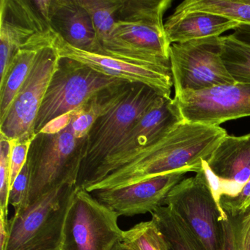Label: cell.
Here are the masks:
<instances>
[{
    "label": "cell",
    "instance_id": "obj_9",
    "mask_svg": "<svg viewBox=\"0 0 250 250\" xmlns=\"http://www.w3.org/2000/svg\"><path fill=\"white\" fill-rule=\"evenodd\" d=\"M118 217L91 193L77 188L64 224L62 250H113L124 235Z\"/></svg>",
    "mask_w": 250,
    "mask_h": 250
},
{
    "label": "cell",
    "instance_id": "obj_3",
    "mask_svg": "<svg viewBox=\"0 0 250 250\" xmlns=\"http://www.w3.org/2000/svg\"><path fill=\"white\" fill-rule=\"evenodd\" d=\"M84 142L85 139L74 137L70 122L55 132L37 134L27 157L30 184L27 207L62 184L77 186Z\"/></svg>",
    "mask_w": 250,
    "mask_h": 250
},
{
    "label": "cell",
    "instance_id": "obj_20",
    "mask_svg": "<svg viewBox=\"0 0 250 250\" xmlns=\"http://www.w3.org/2000/svg\"><path fill=\"white\" fill-rule=\"evenodd\" d=\"M132 84L124 83L100 92L71 113L70 123L74 137L77 140L85 139L95 122L115 106L130 90Z\"/></svg>",
    "mask_w": 250,
    "mask_h": 250
},
{
    "label": "cell",
    "instance_id": "obj_11",
    "mask_svg": "<svg viewBox=\"0 0 250 250\" xmlns=\"http://www.w3.org/2000/svg\"><path fill=\"white\" fill-rule=\"evenodd\" d=\"M59 61L52 46L40 51L8 115L0 122L1 137L19 142L34 140L37 136L35 125L39 109Z\"/></svg>",
    "mask_w": 250,
    "mask_h": 250
},
{
    "label": "cell",
    "instance_id": "obj_5",
    "mask_svg": "<svg viewBox=\"0 0 250 250\" xmlns=\"http://www.w3.org/2000/svg\"><path fill=\"white\" fill-rule=\"evenodd\" d=\"M126 83L104 75L87 65L60 58L35 125L36 135L81 107L100 92Z\"/></svg>",
    "mask_w": 250,
    "mask_h": 250
},
{
    "label": "cell",
    "instance_id": "obj_4",
    "mask_svg": "<svg viewBox=\"0 0 250 250\" xmlns=\"http://www.w3.org/2000/svg\"><path fill=\"white\" fill-rule=\"evenodd\" d=\"M77 189L62 184L15 213L4 250H62L64 224Z\"/></svg>",
    "mask_w": 250,
    "mask_h": 250
},
{
    "label": "cell",
    "instance_id": "obj_19",
    "mask_svg": "<svg viewBox=\"0 0 250 250\" xmlns=\"http://www.w3.org/2000/svg\"><path fill=\"white\" fill-rule=\"evenodd\" d=\"M241 23L208 13L174 12L165 22V29L171 44L209 37H219L234 30Z\"/></svg>",
    "mask_w": 250,
    "mask_h": 250
},
{
    "label": "cell",
    "instance_id": "obj_13",
    "mask_svg": "<svg viewBox=\"0 0 250 250\" xmlns=\"http://www.w3.org/2000/svg\"><path fill=\"white\" fill-rule=\"evenodd\" d=\"M60 58H67L87 65L94 71L131 84H142L159 96L171 99L173 86L170 65H141L77 49L67 43L58 33L52 42Z\"/></svg>",
    "mask_w": 250,
    "mask_h": 250
},
{
    "label": "cell",
    "instance_id": "obj_34",
    "mask_svg": "<svg viewBox=\"0 0 250 250\" xmlns=\"http://www.w3.org/2000/svg\"><path fill=\"white\" fill-rule=\"evenodd\" d=\"M36 9L39 11L43 20L50 25L49 17H50L51 0H36L33 1Z\"/></svg>",
    "mask_w": 250,
    "mask_h": 250
},
{
    "label": "cell",
    "instance_id": "obj_21",
    "mask_svg": "<svg viewBox=\"0 0 250 250\" xmlns=\"http://www.w3.org/2000/svg\"><path fill=\"white\" fill-rule=\"evenodd\" d=\"M169 250H205L187 225L167 206L151 213Z\"/></svg>",
    "mask_w": 250,
    "mask_h": 250
},
{
    "label": "cell",
    "instance_id": "obj_35",
    "mask_svg": "<svg viewBox=\"0 0 250 250\" xmlns=\"http://www.w3.org/2000/svg\"><path fill=\"white\" fill-rule=\"evenodd\" d=\"M113 250H130L128 247H125L124 244H123L122 243H119V244H117L115 246V248L113 249Z\"/></svg>",
    "mask_w": 250,
    "mask_h": 250
},
{
    "label": "cell",
    "instance_id": "obj_18",
    "mask_svg": "<svg viewBox=\"0 0 250 250\" xmlns=\"http://www.w3.org/2000/svg\"><path fill=\"white\" fill-rule=\"evenodd\" d=\"M55 31L37 33L14 55L3 82L0 83V122L8 115L17 93L27 80L40 51L52 46Z\"/></svg>",
    "mask_w": 250,
    "mask_h": 250
},
{
    "label": "cell",
    "instance_id": "obj_28",
    "mask_svg": "<svg viewBox=\"0 0 250 250\" xmlns=\"http://www.w3.org/2000/svg\"><path fill=\"white\" fill-rule=\"evenodd\" d=\"M219 206L229 217H238L246 213L250 208V179L239 194L234 197H221Z\"/></svg>",
    "mask_w": 250,
    "mask_h": 250
},
{
    "label": "cell",
    "instance_id": "obj_7",
    "mask_svg": "<svg viewBox=\"0 0 250 250\" xmlns=\"http://www.w3.org/2000/svg\"><path fill=\"white\" fill-rule=\"evenodd\" d=\"M165 206L187 225L205 250H223L222 220L228 216L213 197L202 168L172 188Z\"/></svg>",
    "mask_w": 250,
    "mask_h": 250
},
{
    "label": "cell",
    "instance_id": "obj_16",
    "mask_svg": "<svg viewBox=\"0 0 250 250\" xmlns=\"http://www.w3.org/2000/svg\"><path fill=\"white\" fill-rule=\"evenodd\" d=\"M51 28L33 1H0V83L19 49L35 35Z\"/></svg>",
    "mask_w": 250,
    "mask_h": 250
},
{
    "label": "cell",
    "instance_id": "obj_22",
    "mask_svg": "<svg viewBox=\"0 0 250 250\" xmlns=\"http://www.w3.org/2000/svg\"><path fill=\"white\" fill-rule=\"evenodd\" d=\"M200 11L250 24V0H186L175 13Z\"/></svg>",
    "mask_w": 250,
    "mask_h": 250
},
{
    "label": "cell",
    "instance_id": "obj_32",
    "mask_svg": "<svg viewBox=\"0 0 250 250\" xmlns=\"http://www.w3.org/2000/svg\"><path fill=\"white\" fill-rule=\"evenodd\" d=\"M9 232V220L8 215L0 211V250H5Z\"/></svg>",
    "mask_w": 250,
    "mask_h": 250
},
{
    "label": "cell",
    "instance_id": "obj_23",
    "mask_svg": "<svg viewBox=\"0 0 250 250\" xmlns=\"http://www.w3.org/2000/svg\"><path fill=\"white\" fill-rule=\"evenodd\" d=\"M221 57L235 83L250 84V46L232 37L222 36Z\"/></svg>",
    "mask_w": 250,
    "mask_h": 250
},
{
    "label": "cell",
    "instance_id": "obj_31",
    "mask_svg": "<svg viewBox=\"0 0 250 250\" xmlns=\"http://www.w3.org/2000/svg\"><path fill=\"white\" fill-rule=\"evenodd\" d=\"M222 225L224 233L223 250H239L235 218L228 216L227 219L222 220Z\"/></svg>",
    "mask_w": 250,
    "mask_h": 250
},
{
    "label": "cell",
    "instance_id": "obj_8",
    "mask_svg": "<svg viewBox=\"0 0 250 250\" xmlns=\"http://www.w3.org/2000/svg\"><path fill=\"white\" fill-rule=\"evenodd\" d=\"M173 99L159 100L137 119L97 167L77 185L79 189H90L111 172L122 167L146 146L162 139L183 122Z\"/></svg>",
    "mask_w": 250,
    "mask_h": 250
},
{
    "label": "cell",
    "instance_id": "obj_24",
    "mask_svg": "<svg viewBox=\"0 0 250 250\" xmlns=\"http://www.w3.org/2000/svg\"><path fill=\"white\" fill-rule=\"evenodd\" d=\"M91 17L99 46L110 37L123 0H78ZM101 54V51H100Z\"/></svg>",
    "mask_w": 250,
    "mask_h": 250
},
{
    "label": "cell",
    "instance_id": "obj_25",
    "mask_svg": "<svg viewBox=\"0 0 250 250\" xmlns=\"http://www.w3.org/2000/svg\"><path fill=\"white\" fill-rule=\"evenodd\" d=\"M123 244L131 250H169L153 220L140 222L124 232Z\"/></svg>",
    "mask_w": 250,
    "mask_h": 250
},
{
    "label": "cell",
    "instance_id": "obj_1",
    "mask_svg": "<svg viewBox=\"0 0 250 250\" xmlns=\"http://www.w3.org/2000/svg\"><path fill=\"white\" fill-rule=\"evenodd\" d=\"M227 135L221 126L183 121L141 149L125 166L106 175L90 192L125 187L185 168L197 173Z\"/></svg>",
    "mask_w": 250,
    "mask_h": 250
},
{
    "label": "cell",
    "instance_id": "obj_26",
    "mask_svg": "<svg viewBox=\"0 0 250 250\" xmlns=\"http://www.w3.org/2000/svg\"><path fill=\"white\" fill-rule=\"evenodd\" d=\"M11 141L0 138V211L8 213V197L11 189Z\"/></svg>",
    "mask_w": 250,
    "mask_h": 250
},
{
    "label": "cell",
    "instance_id": "obj_12",
    "mask_svg": "<svg viewBox=\"0 0 250 250\" xmlns=\"http://www.w3.org/2000/svg\"><path fill=\"white\" fill-rule=\"evenodd\" d=\"M174 103L186 122L220 126L231 120L250 116V84H222L175 94Z\"/></svg>",
    "mask_w": 250,
    "mask_h": 250
},
{
    "label": "cell",
    "instance_id": "obj_2",
    "mask_svg": "<svg viewBox=\"0 0 250 250\" xmlns=\"http://www.w3.org/2000/svg\"><path fill=\"white\" fill-rule=\"evenodd\" d=\"M171 0H123L101 54L141 65H170L164 15Z\"/></svg>",
    "mask_w": 250,
    "mask_h": 250
},
{
    "label": "cell",
    "instance_id": "obj_33",
    "mask_svg": "<svg viewBox=\"0 0 250 250\" xmlns=\"http://www.w3.org/2000/svg\"><path fill=\"white\" fill-rule=\"evenodd\" d=\"M233 30L232 37L250 46V24H240Z\"/></svg>",
    "mask_w": 250,
    "mask_h": 250
},
{
    "label": "cell",
    "instance_id": "obj_27",
    "mask_svg": "<svg viewBox=\"0 0 250 250\" xmlns=\"http://www.w3.org/2000/svg\"><path fill=\"white\" fill-rule=\"evenodd\" d=\"M29 184L30 174L28 166L26 163L20 175L13 183L10 189L8 203L14 208L15 213H19L27 207Z\"/></svg>",
    "mask_w": 250,
    "mask_h": 250
},
{
    "label": "cell",
    "instance_id": "obj_10",
    "mask_svg": "<svg viewBox=\"0 0 250 250\" xmlns=\"http://www.w3.org/2000/svg\"><path fill=\"white\" fill-rule=\"evenodd\" d=\"M222 36L172 43L169 63L175 94L235 84L221 57Z\"/></svg>",
    "mask_w": 250,
    "mask_h": 250
},
{
    "label": "cell",
    "instance_id": "obj_6",
    "mask_svg": "<svg viewBox=\"0 0 250 250\" xmlns=\"http://www.w3.org/2000/svg\"><path fill=\"white\" fill-rule=\"evenodd\" d=\"M161 97L145 84H133L117 104L95 122L85 138L77 185L97 167L131 125Z\"/></svg>",
    "mask_w": 250,
    "mask_h": 250
},
{
    "label": "cell",
    "instance_id": "obj_30",
    "mask_svg": "<svg viewBox=\"0 0 250 250\" xmlns=\"http://www.w3.org/2000/svg\"><path fill=\"white\" fill-rule=\"evenodd\" d=\"M234 218L238 250H250V208L244 214Z\"/></svg>",
    "mask_w": 250,
    "mask_h": 250
},
{
    "label": "cell",
    "instance_id": "obj_14",
    "mask_svg": "<svg viewBox=\"0 0 250 250\" xmlns=\"http://www.w3.org/2000/svg\"><path fill=\"white\" fill-rule=\"evenodd\" d=\"M191 172V169L185 168L125 187L90 193L119 216L152 213L165 206L167 197L172 188Z\"/></svg>",
    "mask_w": 250,
    "mask_h": 250
},
{
    "label": "cell",
    "instance_id": "obj_17",
    "mask_svg": "<svg viewBox=\"0 0 250 250\" xmlns=\"http://www.w3.org/2000/svg\"><path fill=\"white\" fill-rule=\"evenodd\" d=\"M49 23L67 43L87 52L100 54L91 17L78 0H53Z\"/></svg>",
    "mask_w": 250,
    "mask_h": 250
},
{
    "label": "cell",
    "instance_id": "obj_15",
    "mask_svg": "<svg viewBox=\"0 0 250 250\" xmlns=\"http://www.w3.org/2000/svg\"><path fill=\"white\" fill-rule=\"evenodd\" d=\"M206 162L209 187L219 206L221 197L239 194L250 179V134H228Z\"/></svg>",
    "mask_w": 250,
    "mask_h": 250
},
{
    "label": "cell",
    "instance_id": "obj_29",
    "mask_svg": "<svg viewBox=\"0 0 250 250\" xmlns=\"http://www.w3.org/2000/svg\"><path fill=\"white\" fill-rule=\"evenodd\" d=\"M11 141V187L27 162L29 150L33 140L27 142Z\"/></svg>",
    "mask_w": 250,
    "mask_h": 250
}]
</instances>
